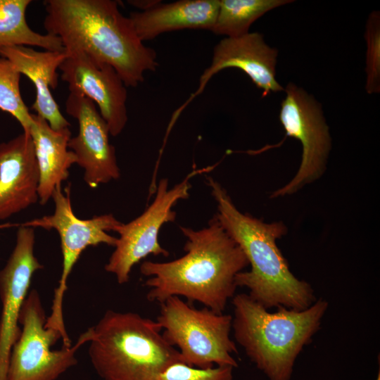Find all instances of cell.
Returning <instances> with one entry per match:
<instances>
[{"label": "cell", "mask_w": 380, "mask_h": 380, "mask_svg": "<svg viewBox=\"0 0 380 380\" xmlns=\"http://www.w3.org/2000/svg\"><path fill=\"white\" fill-rule=\"evenodd\" d=\"M21 74L12 63L0 57V110L9 113L29 132L32 115L25 105L20 89Z\"/></svg>", "instance_id": "44dd1931"}, {"label": "cell", "mask_w": 380, "mask_h": 380, "mask_svg": "<svg viewBox=\"0 0 380 380\" xmlns=\"http://www.w3.org/2000/svg\"><path fill=\"white\" fill-rule=\"evenodd\" d=\"M34 228L20 224L15 247L0 271V380H6L12 348L18 340L20 313L35 272L43 268L34 253Z\"/></svg>", "instance_id": "7c38bea8"}, {"label": "cell", "mask_w": 380, "mask_h": 380, "mask_svg": "<svg viewBox=\"0 0 380 380\" xmlns=\"http://www.w3.org/2000/svg\"><path fill=\"white\" fill-rule=\"evenodd\" d=\"M367 43L365 89L368 94L380 91V15L373 11L369 16L365 34Z\"/></svg>", "instance_id": "7402d4cb"}, {"label": "cell", "mask_w": 380, "mask_h": 380, "mask_svg": "<svg viewBox=\"0 0 380 380\" xmlns=\"http://www.w3.org/2000/svg\"><path fill=\"white\" fill-rule=\"evenodd\" d=\"M206 180L216 202L215 217L251 266L236 275V287L246 288L248 295L267 310L282 306L302 310L312 305L317 299L311 285L291 272L277 246V241L288 231L284 223H268L241 213L217 181L210 177Z\"/></svg>", "instance_id": "3957f363"}, {"label": "cell", "mask_w": 380, "mask_h": 380, "mask_svg": "<svg viewBox=\"0 0 380 380\" xmlns=\"http://www.w3.org/2000/svg\"><path fill=\"white\" fill-rule=\"evenodd\" d=\"M211 168L195 170L170 189L167 178L160 179L151 205L139 216L127 224L121 222L115 229L119 237L105 270L114 274L120 284L129 281L134 265L148 255H169L158 241L160 229L164 224L175 221L173 207L179 201L189 197L191 179Z\"/></svg>", "instance_id": "9c48e42d"}, {"label": "cell", "mask_w": 380, "mask_h": 380, "mask_svg": "<svg viewBox=\"0 0 380 380\" xmlns=\"http://www.w3.org/2000/svg\"><path fill=\"white\" fill-rule=\"evenodd\" d=\"M44 27L66 51H82L110 65L125 86L136 87L146 71L159 65L156 52L144 45L132 20L113 0H46Z\"/></svg>", "instance_id": "7a4b0ae2"}, {"label": "cell", "mask_w": 380, "mask_h": 380, "mask_svg": "<svg viewBox=\"0 0 380 380\" xmlns=\"http://www.w3.org/2000/svg\"><path fill=\"white\" fill-rule=\"evenodd\" d=\"M277 56V49L268 46L263 35L258 32L238 37H224L214 47L211 63L201 75L194 96L203 91L215 74L229 68L244 72L262 90L263 97L284 91L276 79Z\"/></svg>", "instance_id": "5bb4252c"}, {"label": "cell", "mask_w": 380, "mask_h": 380, "mask_svg": "<svg viewBox=\"0 0 380 380\" xmlns=\"http://www.w3.org/2000/svg\"><path fill=\"white\" fill-rule=\"evenodd\" d=\"M31 0H0V48L11 46H38L46 51H65L61 39L32 30L26 20Z\"/></svg>", "instance_id": "d6986e66"}, {"label": "cell", "mask_w": 380, "mask_h": 380, "mask_svg": "<svg viewBox=\"0 0 380 380\" xmlns=\"http://www.w3.org/2000/svg\"><path fill=\"white\" fill-rule=\"evenodd\" d=\"M0 56L9 60L17 70L33 83L36 97L32 109L55 130L70 125L62 114L51 89L58 85L57 70L67 56L65 51H40L24 46L0 48Z\"/></svg>", "instance_id": "2e32d148"}, {"label": "cell", "mask_w": 380, "mask_h": 380, "mask_svg": "<svg viewBox=\"0 0 380 380\" xmlns=\"http://www.w3.org/2000/svg\"><path fill=\"white\" fill-rule=\"evenodd\" d=\"M66 51V50H65ZM59 67L70 91L90 99L99 108L113 137L119 135L128 120L126 86L109 64L79 50L66 51Z\"/></svg>", "instance_id": "8fae6325"}, {"label": "cell", "mask_w": 380, "mask_h": 380, "mask_svg": "<svg viewBox=\"0 0 380 380\" xmlns=\"http://www.w3.org/2000/svg\"><path fill=\"white\" fill-rule=\"evenodd\" d=\"M161 1L158 0H148V1H139V0H132V1H127L128 4L135 6L138 8H140L142 11H146L149 8H151L158 3H160Z\"/></svg>", "instance_id": "cb8c5ba5"}, {"label": "cell", "mask_w": 380, "mask_h": 380, "mask_svg": "<svg viewBox=\"0 0 380 380\" xmlns=\"http://www.w3.org/2000/svg\"><path fill=\"white\" fill-rule=\"evenodd\" d=\"M220 0L161 1L146 11L132 12L129 18L144 42L160 34L182 29L212 31L218 13Z\"/></svg>", "instance_id": "e0dca14e"}, {"label": "cell", "mask_w": 380, "mask_h": 380, "mask_svg": "<svg viewBox=\"0 0 380 380\" xmlns=\"http://www.w3.org/2000/svg\"><path fill=\"white\" fill-rule=\"evenodd\" d=\"M292 0H220L215 23L211 32L238 37L249 32L251 25L267 12L292 3Z\"/></svg>", "instance_id": "ffe728a7"}, {"label": "cell", "mask_w": 380, "mask_h": 380, "mask_svg": "<svg viewBox=\"0 0 380 380\" xmlns=\"http://www.w3.org/2000/svg\"><path fill=\"white\" fill-rule=\"evenodd\" d=\"M68 114L77 120V136L71 137L68 148L84 170V180L91 188L118 179L120 176L115 149L109 140L107 123L90 99L70 91L65 101Z\"/></svg>", "instance_id": "4fadbf2b"}, {"label": "cell", "mask_w": 380, "mask_h": 380, "mask_svg": "<svg viewBox=\"0 0 380 380\" xmlns=\"http://www.w3.org/2000/svg\"><path fill=\"white\" fill-rule=\"evenodd\" d=\"M13 224H0V229H2V228H5V227H11L12 226Z\"/></svg>", "instance_id": "d4e9b609"}, {"label": "cell", "mask_w": 380, "mask_h": 380, "mask_svg": "<svg viewBox=\"0 0 380 380\" xmlns=\"http://www.w3.org/2000/svg\"><path fill=\"white\" fill-rule=\"evenodd\" d=\"M39 172L30 134L0 144V220L39 201Z\"/></svg>", "instance_id": "9a60e30c"}, {"label": "cell", "mask_w": 380, "mask_h": 380, "mask_svg": "<svg viewBox=\"0 0 380 380\" xmlns=\"http://www.w3.org/2000/svg\"><path fill=\"white\" fill-rule=\"evenodd\" d=\"M156 321L169 344L176 348L184 363L197 368L230 366L238 363L231 338L232 316L204 307L194 308L181 297L172 296L160 303Z\"/></svg>", "instance_id": "8992f818"}, {"label": "cell", "mask_w": 380, "mask_h": 380, "mask_svg": "<svg viewBox=\"0 0 380 380\" xmlns=\"http://www.w3.org/2000/svg\"><path fill=\"white\" fill-rule=\"evenodd\" d=\"M89 329V356L103 380H158L169 366L184 362L158 322L139 314L108 310Z\"/></svg>", "instance_id": "5b68a950"}, {"label": "cell", "mask_w": 380, "mask_h": 380, "mask_svg": "<svg viewBox=\"0 0 380 380\" xmlns=\"http://www.w3.org/2000/svg\"><path fill=\"white\" fill-rule=\"evenodd\" d=\"M232 299L236 343L269 380H290L298 356L320 329L328 302L319 298L305 310L281 306L271 312L246 293Z\"/></svg>", "instance_id": "277c9868"}, {"label": "cell", "mask_w": 380, "mask_h": 380, "mask_svg": "<svg viewBox=\"0 0 380 380\" xmlns=\"http://www.w3.org/2000/svg\"><path fill=\"white\" fill-rule=\"evenodd\" d=\"M46 319L39 295L32 289L20 313L22 329L11 350L6 380H56L77 364L76 353L89 342V329L74 345L52 350L51 346L62 336L45 327Z\"/></svg>", "instance_id": "ba28073f"}, {"label": "cell", "mask_w": 380, "mask_h": 380, "mask_svg": "<svg viewBox=\"0 0 380 380\" xmlns=\"http://www.w3.org/2000/svg\"><path fill=\"white\" fill-rule=\"evenodd\" d=\"M29 130L34 148L39 172V201L45 205L56 186L69 176V169L76 163L74 153L68 148L71 132L68 128L55 130L44 118L31 114Z\"/></svg>", "instance_id": "ac0fdd59"}, {"label": "cell", "mask_w": 380, "mask_h": 380, "mask_svg": "<svg viewBox=\"0 0 380 380\" xmlns=\"http://www.w3.org/2000/svg\"><path fill=\"white\" fill-rule=\"evenodd\" d=\"M233 369L230 366L202 369L177 362L163 371L158 380H233Z\"/></svg>", "instance_id": "603a6c76"}, {"label": "cell", "mask_w": 380, "mask_h": 380, "mask_svg": "<svg viewBox=\"0 0 380 380\" xmlns=\"http://www.w3.org/2000/svg\"><path fill=\"white\" fill-rule=\"evenodd\" d=\"M281 103L279 121L287 137L298 140L302 146L301 162L295 176L270 197L276 198L293 194L307 184L319 179L327 169L331 149V137L322 105L304 89L289 82Z\"/></svg>", "instance_id": "30bf717a"}, {"label": "cell", "mask_w": 380, "mask_h": 380, "mask_svg": "<svg viewBox=\"0 0 380 380\" xmlns=\"http://www.w3.org/2000/svg\"><path fill=\"white\" fill-rule=\"evenodd\" d=\"M55 209L52 215L35 218L23 223L25 226L54 229L61 239L63 255L62 272L58 285L54 291L51 312L45 327L58 331L63 346H69L71 341L67 334L63 312V298L67 290V281L80 255L89 246L106 244L115 247L118 238L108 234L121 223L113 214L94 216L90 219L78 218L72 210L70 186L63 191L61 185L56 187L52 197Z\"/></svg>", "instance_id": "52a82bcc"}, {"label": "cell", "mask_w": 380, "mask_h": 380, "mask_svg": "<svg viewBox=\"0 0 380 380\" xmlns=\"http://www.w3.org/2000/svg\"><path fill=\"white\" fill-rule=\"evenodd\" d=\"M180 229L186 238L184 255L163 262L147 260L140 266L148 277L146 298L161 303L172 296L184 297L188 303L224 312L235 295L236 275L249 265L245 254L215 215L203 229Z\"/></svg>", "instance_id": "6da1fadb"}, {"label": "cell", "mask_w": 380, "mask_h": 380, "mask_svg": "<svg viewBox=\"0 0 380 380\" xmlns=\"http://www.w3.org/2000/svg\"><path fill=\"white\" fill-rule=\"evenodd\" d=\"M376 380H380V373L379 372L378 374V376H377Z\"/></svg>", "instance_id": "484cf974"}]
</instances>
